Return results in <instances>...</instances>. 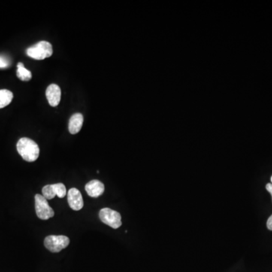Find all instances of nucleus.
Instances as JSON below:
<instances>
[{"label": "nucleus", "mask_w": 272, "mask_h": 272, "mask_svg": "<svg viewBox=\"0 0 272 272\" xmlns=\"http://www.w3.org/2000/svg\"><path fill=\"white\" fill-rule=\"evenodd\" d=\"M17 150L19 155L27 162H34L40 156L38 145L28 138H22L17 143Z\"/></svg>", "instance_id": "obj_1"}, {"label": "nucleus", "mask_w": 272, "mask_h": 272, "mask_svg": "<svg viewBox=\"0 0 272 272\" xmlns=\"http://www.w3.org/2000/svg\"><path fill=\"white\" fill-rule=\"evenodd\" d=\"M267 227L269 230L272 231V215L269 217V219H267Z\"/></svg>", "instance_id": "obj_15"}, {"label": "nucleus", "mask_w": 272, "mask_h": 272, "mask_svg": "<svg viewBox=\"0 0 272 272\" xmlns=\"http://www.w3.org/2000/svg\"><path fill=\"white\" fill-rule=\"evenodd\" d=\"M86 193L91 197H98L102 195L104 191V185L100 181L92 180L88 182L85 187Z\"/></svg>", "instance_id": "obj_8"}, {"label": "nucleus", "mask_w": 272, "mask_h": 272, "mask_svg": "<svg viewBox=\"0 0 272 272\" xmlns=\"http://www.w3.org/2000/svg\"><path fill=\"white\" fill-rule=\"evenodd\" d=\"M17 77L22 81H29L32 78V74L29 70L26 69L23 63L18 64Z\"/></svg>", "instance_id": "obj_11"}, {"label": "nucleus", "mask_w": 272, "mask_h": 272, "mask_svg": "<svg viewBox=\"0 0 272 272\" xmlns=\"http://www.w3.org/2000/svg\"><path fill=\"white\" fill-rule=\"evenodd\" d=\"M53 186L54 193L55 196H58L60 198H64L67 194L65 185L62 183H57L52 185Z\"/></svg>", "instance_id": "obj_12"}, {"label": "nucleus", "mask_w": 272, "mask_h": 272, "mask_svg": "<svg viewBox=\"0 0 272 272\" xmlns=\"http://www.w3.org/2000/svg\"><path fill=\"white\" fill-rule=\"evenodd\" d=\"M43 196L46 199V200H52L55 197V193H54L53 186L52 185H48L43 187Z\"/></svg>", "instance_id": "obj_13"}, {"label": "nucleus", "mask_w": 272, "mask_h": 272, "mask_svg": "<svg viewBox=\"0 0 272 272\" xmlns=\"http://www.w3.org/2000/svg\"><path fill=\"white\" fill-rule=\"evenodd\" d=\"M270 181H271V184H272V176H271V178H270Z\"/></svg>", "instance_id": "obj_17"}, {"label": "nucleus", "mask_w": 272, "mask_h": 272, "mask_svg": "<svg viewBox=\"0 0 272 272\" xmlns=\"http://www.w3.org/2000/svg\"><path fill=\"white\" fill-rule=\"evenodd\" d=\"M83 123V116L82 113H77L71 116L69 121V131L71 134H75L81 130Z\"/></svg>", "instance_id": "obj_9"}, {"label": "nucleus", "mask_w": 272, "mask_h": 272, "mask_svg": "<svg viewBox=\"0 0 272 272\" xmlns=\"http://www.w3.org/2000/svg\"><path fill=\"white\" fill-rule=\"evenodd\" d=\"M53 53L52 45L47 41H40L27 49V55L36 60L49 58Z\"/></svg>", "instance_id": "obj_2"}, {"label": "nucleus", "mask_w": 272, "mask_h": 272, "mask_svg": "<svg viewBox=\"0 0 272 272\" xmlns=\"http://www.w3.org/2000/svg\"><path fill=\"white\" fill-rule=\"evenodd\" d=\"M10 65V59L7 57L0 55V68H7Z\"/></svg>", "instance_id": "obj_14"}, {"label": "nucleus", "mask_w": 272, "mask_h": 272, "mask_svg": "<svg viewBox=\"0 0 272 272\" xmlns=\"http://www.w3.org/2000/svg\"><path fill=\"white\" fill-rule=\"evenodd\" d=\"M99 218L103 223L111 227L113 229H117L122 225L121 215L118 212L110 208H104L99 213Z\"/></svg>", "instance_id": "obj_5"}, {"label": "nucleus", "mask_w": 272, "mask_h": 272, "mask_svg": "<svg viewBox=\"0 0 272 272\" xmlns=\"http://www.w3.org/2000/svg\"><path fill=\"white\" fill-rule=\"evenodd\" d=\"M46 98L52 107H56L61 101V91L56 84H51L48 86L46 92Z\"/></svg>", "instance_id": "obj_7"}, {"label": "nucleus", "mask_w": 272, "mask_h": 272, "mask_svg": "<svg viewBox=\"0 0 272 272\" xmlns=\"http://www.w3.org/2000/svg\"><path fill=\"white\" fill-rule=\"evenodd\" d=\"M266 189L270 193V195H271L272 197V184H267V185H266Z\"/></svg>", "instance_id": "obj_16"}, {"label": "nucleus", "mask_w": 272, "mask_h": 272, "mask_svg": "<svg viewBox=\"0 0 272 272\" xmlns=\"http://www.w3.org/2000/svg\"><path fill=\"white\" fill-rule=\"evenodd\" d=\"M70 239L64 235H50L45 238L46 249L52 252H58L69 245Z\"/></svg>", "instance_id": "obj_4"}, {"label": "nucleus", "mask_w": 272, "mask_h": 272, "mask_svg": "<svg viewBox=\"0 0 272 272\" xmlns=\"http://www.w3.org/2000/svg\"><path fill=\"white\" fill-rule=\"evenodd\" d=\"M67 200L70 207L75 211L81 210L84 205L81 193L77 188H71L67 193Z\"/></svg>", "instance_id": "obj_6"}, {"label": "nucleus", "mask_w": 272, "mask_h": 272, "mask_svg": "<svg viewBox=\"0 0 272 272\" xmlns=\"http://www.w3.org/2000/svg\"><path fill=\"white\" fill-rule=\"evenodd\" d=\"M35 208L37 216L42 220H48L55 216L53 209L49 205L48 200L41 194H36Z\"/></svg>", "instance_id": "obj_3"}, {"label": "nucleus", "mask_w": 272, "mask_h": 272, "mask_svg": "<svg viewBox=\"0 0 272 272\" xmlns=\"http://www.w3.org/2000/svg\"><path fill=\"white\" fill-rule=\"evenodd\" d=\"M13 99V93L7 89H0V109L8 106Z\"/></svg>", "instance_id": "obj_10"}]
</instances>
